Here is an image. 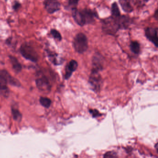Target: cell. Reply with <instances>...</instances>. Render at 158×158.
Masks as SVG:
<instances>
[{
  "mask_svg": "<svg viewBox=\"0 0 158 158\" xmlns=\"http://www.w3.org/2000/svg\"><path fill=\"white\" fill-rule=\"evenodd\" d=\"M132 23V19L127 15L117 17L110 16L102 20V29L104 34L113 36L119 30L127 29Z\"/></svg>",
  "mask_w": 158,
  "mask_h": 158,
  "instance_id": "6da1fadb",
  "label": "cell"
},
{
  "mask_svg": "<svg viewBox=\"0 0 158 158\" xmlns=\"http://www.w3.org/2000/svg\"><path fill=\"white\" fill-rule=\"evenodd\" d=\"M72 16L75 22L79 26L91 24L95 22V19L98 18L97 12L90 9L78 10L77 8L72 10Z\"/></svg>",
  "mask_w": 158,
  "mask_h": 158,
  "instance_id": "7a4b0ae2",
  "label": "cell"
},
{
  "mask_svg": "<svg viewBox=\"0 0 158 158\" xmlns=\"http://www.w3.org/2000/svg\"><path fill=\"white\" fill-rule=\"evenodd\" d=\"M73 46L77 53H85L88 49V40L86 35L83 33L77 34L73 40Z\"/></svg>",
  "mask_w": 158,
  "mask_h": 158,
  "instance_id": "3957f363",
  "label": "cell"
},
{
  "mask_svg": "<svg viewBox=\"0 0 158 158\" xmlns=\"http://www.w3.org/2000/svg\"><path fill=\"white\" fill-rule=\"evenodd\" d=\"M20 52L26 60L33 62H37L38 60V54L34 47L27 42H25L21 45Z\"/></svg>",
  "mask_w": 158,
  "mask_h": 158,
  "instance_id": "277c9868",
  "label": "cell"
},
{
  "mask_svg": "<svg viewBox=\"0 0 158 158\" xmlns=\"http://www.w3.org/2000/svg\"><path fill=\"white\" fill-rule=\"evenodd\" d=\"M88 84L92 91L96 93L99 92L102 85V78L100 73L91 71L89 77Z\"/></svg>",
  "mask_w": 158,
  "mask_h": 158,
  "instance_id": "5b68a950",
  "label": "cell"
},
{
  "mask_svg": "<svg viewBox=\"0 0 158 158\" xmlns=\"http://www.w3.org/2000/svg\"><path fill=\"white\" fill-rule=\"evenodd\" d=\"M104 59L99 52L94 53L92 58V68L91 71L100 73L104 68Z\"/></svg>",
  "mask_w": 158,
  "mask_h": 158,
  "instance_id": "8992f818",
  "label": "cell"
},
{
  "mask_svg": "<svg viewBox=\"0 0 158 158\" xmlns=\"http://www.w3.org/2000/svg\"><path fill=\"white\" fill-rule=\"evenodd\" d=\"M37 87L42 91H49L52 86L48 77L44 74H40L35 79Z\"/></svg>",
  "mask_w": 158,
  "mask_h": 158,
  "instance_id": "52a82bcc",
  "label": "cell"
},
{
  "mask_svg": "<svg viewBox=\"0 0 158 158\" xmlns=\"http://www.w3.org/2000/svg\"><path fill=\"white\" fill-rule=\"evenodd\" d=\"M145 35L147 39L151 42L156 48H158V28L147 27L145 29Z\"/></svg>",
  "mask_w": 158,
  "mask_h": 158,
  "instance_id": "ba28073f",
  "label": "cell"
},
{
  "mask_svg": "<svg viewBox=\"0 0 158 158\" xmlns=\"http://www.w3.org/2000/svg\"><path fill=\"white\" fill-rule=\"evenodd\" d=\"M43 4L46 10L49 14H53L60 10V3L55 0H47L44 2Z\"/></svg>",
  "mask_w": 158,
  "mask_h": 158,
  "instance_id": "9c48e42d",
  "label": "cell"
},
{
  "mask_svg": "<svg viewBox=\"0 0 158 158\" xmlns=\"http://www.w3.org/2000/svg\"><path fill=\"white\" fill-rule=\"evenodd\" d=\"M0 75L2 76L4 78L7 84L9 85L17 87H20L21 86V83L20 81L11 75L6 70H0Z\"/></svg>",
  "mask_w": 158,
  "mask_h": 158,
  "instance_id": "30bf717a",
  "label": "cell"
},
{
  "mask_svg": "<svg viewBox=\"0 0 158 158\" xmlns=\"http://www.w3.org/2000/svg\"><path fill=\"white\" fill-rule=\"evenodd\" d=\"M77 62L74 60H72L67 64L65 68V73L64 78L65 80H68L73 75V73L75 72L78 67Z\"/></svg>",
  "mask_w": 158,
  "mask_h": 158,
  "instance_id": "8fae6325",
  "label": "cell"
},
{
  "mask_svg": "<svg viewBox=\"0 0 158 158\" xmlns=\"http://www.w3.org/2000/svg\"><path fill=\"white\" fill-rule=\"evenodd\" d=\"M7 85L5 79L0 75V96L5 98H8L10 94V90Z\"/></svg>",
  "mask_w": 158,
  "mask_h": 158,
  "instance_id": "7c38bea8",
  "label": "cell"
},
{
  "mask_svg": "<svg viewBox=\"0 0 158 158\" xmlns=\"http://www.w3.org/2000/svg\"><path fill=\"white\" fill-rule=\"evenodd\" d=\"M48 57L49 60L55 65H59L62 64L64 60L62 58H59V55L55 52L48 51Z\"/></svg>",
  "mask_w": 158,
  "mask_h": 158,
  "instance_id": "4fadbf2b",
  "label": "cell"
},
{
  "mask_svg": "<svg viewBox=\"0 0 158 158\" xmlns=\"http://www.w3.org/2000/svg\"><path fill=\"white\" fill-rule=\"evenodd\" d=\"M9 57L14 71L16 73H19L23 69V66H22V64L18 61V59L15 56L10 55Z\"/></svg>",
  "mask_w": 158,
  "mask_h": 158,
  "instance_id": "5bb4252c",
  "label": "cell"
},
{
  "mask_svg": "<svg viewBox=\"0 0 158 158\" xmlns=\"http://www.w3.org/2000/svg\"><path fill=\"white\" fill-rule=\"evenodd\" d=\"M130 2L127 0H120L119 1L123 10L127 13H130L134 11V8Z\"/></svg>",
  "mask_w": 158,
  "mask_h": 158,
  "instance_id": "9a60e30c",
  "label": "cell"
},
{
  "mask_svg": "<svg viewBox=\"0 0 158 158\" xmlns=\"http://www.w3.org/2000/svg\"><path fill=\"white\" fill-rule=\"evenodd\" d=\"M129 47L130 50L134 54L139 55L140 53V45L137 41H131Z\"/></svg>",
  "mask_w": 158,
  "mask_h": 158,
  "instance_id": "2e32d148",
  "label": "cell"
},
{
  "mask_svg": "<svg viewBox=\"0 0 158 158\" xmlns=\"http://www.w3.org/2000/svg\"><path fill=\"white\" fill-rule=\"evenodd\" d=\"M111 13V16L113 17H119L121 15L119 7H118V4H117L116 2H113L112 4Z\"/></svg>",
  "mask_w": 158,
  "mask_h": 158,
  "instance_id": "e0dca14e",
  "label": "cell"
},
{
  "mask_svg": "<svg viewBox=\"0 0 158 158\" xmlns=\"http://www.w3.org/2000/svg\"><path fill=\"white\" fill-rule=\"evenodd\" d=\"M40 102L43 107L46 108H49L51 105L52 101L50 99L46 97H40Z\"/></svg>",
  "mask_w": 158,
  "mask_h": 158,
  "instance_id": "ac0fdd59",
  "label": "cell"
},
{
  "mask_svg": "<svg viewBox=\"0 0 158 158\" xmlns=\"http://www.w3.org/2000/svg\"><path fill=\"white\" fill-rule=\"evenodd\" d=\"M79 1H76V0H69L68 1L67 5L65 7V9L66 10H72L74 9L77 8V6L78 5Z\"/></svg>",
  "mask_w": 158,
  "mask_h": 158,
  "instance_id": "d6986e66",
  "label": "cell"
},
{
  "mask_svg": "<svg viewBox=\"0 0 158 158\" xmlns=\"http://www.w3.org/2000/svg\"><path fill=\"white\" fill-rule=\"evenodd\" d=\"M50 33L53 38L59 41H61L62 40L61 35L60 33L55 29H52L50 31Z\"/></svg>",
  "mask_w": 158,
  "mask_h": 158,
  "instance_id": "ffe728a7",
  "label": "cell"
},
{
  "mask_svg": "<svg viewBox=\"0 0 158 158\" xmlns=\"http://www.w3.org/2000/svg\"><path fill=\"white\" fill-rule=\"evenodd\" d=\"M12 114L13 115L14 118L15 120H19L20 118L22 117V114L19 110L17 109H14L12 108Z\"/></svg>",
  "mask_w": 158,
  "mask_h": 158,
  "instance_id": "44dd1931",
  "label": "cell"
},
{
  "mask_svg": "<svg viewBox=\"0 0 158 158\" xmlns=\"http://www.w3.org/2000/svg\"><path fill=\"white\" fill-rule=\"evenodd\" d=\"M117 153L114 151H109L106 152L103 156V158H117Z\"/></svg>",
  "mask_w": 158,
  "mask_h": 158,
  "instance_id": "7402d4cb",
  "label": "cell"
},
{
  "mask_svg": "<svg viewBox=\"0 0 158 158\" xmlns=\"http://www.w3.org/2000/svg\"><path fill=\"white\" fill-rule=\"evenodd\" d=\"M21 6H22V5H21V3H20L19 2H15L12 5L13 10L15 11H17L20 9Z\"/></svg>",
  "mask_w": 158,
  "mask_h": 158,
  "instance_id": "603a6c76",
  "label": "cell"
},
{
  "mask_svg": "<svg viewBox=\"0 0 158 158\" xmlns=\"http://www.w3.org/2000/svg\"><path fill=\"white\" fill-rule=\"evenodd\" d=\"M89 111L90 113L92 114L93 117H97V116H99L101 115V114H100V113L97 110H92V109H90Z\"/></svg>",
  "mask_w": 158,
  "mask_h": 158,
  "instance_id": "cb8c5ba5",
  "label": "cell"
},
{
  "mask_svg": "<svg viewBox=\"0 0 158 158\" xmlns=\"http://www.w3.org/2000/svg\"><path fill=\"white\" fill-rule=\"evenodd\" d=\"M154 17L156 18V20L158 19V10H156L155 11V13H154Z\"/></svg>",
  "mask_w": 158,
  "mask_h": 158,
  "instance_id": "d4e9b609",
  "label": "cell"
}]
</instances>
